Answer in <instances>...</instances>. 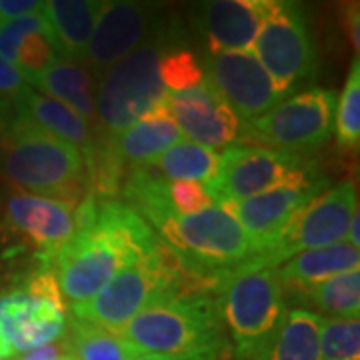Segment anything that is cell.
I'll list each match as a JSON object with an SVG mask.
<instances>
[{"label":"cell","mask_w":360,"mask_h":360,"mask_svg":"<svg viewBox=\"0 0 360 360\" xmlns=\"http://www.w3.org/2000/svg\"><path fill=\"white\" fill-rule=\"evenodd\" d=\"M158 240L150 224L122 200L96 198L92 219L54 255L52 272L66 300L80 304L98 295L120 270L146 257Z\"/></svg>","instance_id":"1"},{"label":"cell","mask_w":360,"mask_h":360,"mask_svg":"<svg viewBox=\"0 0 360 360\" xmlns=\"http://www.w3.org/2000/svg\"><path fill=\"white\" fill-rule=\"evenodd\" d=\"M134 354L222 360L231 352L219 286L196 284L156 298L118 333Z\"/></svg>","instance_id":"2"},{"label":"cell","mask_w":360,"mask_h":360,"mask_svg":"<svg viewBox=\"0 0 360 360\" xmlns=\"http://www.w3.org/2000/svg\"><path fill=\"white\" fill-rule=\"evenodd\" d=\"M0 179L20 193L77 202L89 193L82 153L18 112L0 134Z\"/></svg>","instance_id":"3"},{"label":"cell","mask_w":360,"mask_h":360,"mask_svg":"<svg viewBox=\"0 0 360 360\" xmlns=\"http://www.w3.org/2000/svg\"><path fill=\"white\" fill-rule=\"evenodd\" d=\"M196 284L219 286L196 276L170 246L158 240L146 257L120 270L98 295L86 302L70 304V316L118 335L156 298Z\"/></svg>","instance_id":"4"},{"label":"cell","mask_w":360,"mask_h":360,"mask_svg":"<svg viewBox=\"0 0 360 360\" xmlns=\"http://www.w3.org/2000/svg\"><path fill=\"white\" fill-rule=\"evenodd\" d=\"M158 238L200 278L220 284L238 270L252 266L257 246L222 205L191 217L172 214L155 226Z\"/></svg>","instance_id":"5"},{"label":"cell","mask_w":360,"mask_h":360,"mask_svg":"<svg viewBox=\"0 0 360 360\" xmlns=\"http://www.w3.org/2000/svg\"><path fill=\"white\" fill-rule=\"evenodd\" d=\"M220 314L238 360H264L286 316L276 269L234 272L219 286Z\"/></svg>","instance_id":"6"},{"label":"cell","mask_w":360,"mask_h":360,"mask_svg":"<svg viewBox=\"0 0 360 360\" xmlns=\"http://www.w3.org/2000/svg\"><path fill=\"white\" fill-rule=\"evenodd\" d=\"M168 46L167 34L156 30L144 44L101 77L94 103L103 139H115L142 116L165 104L168 90L158 77V63Z\"/></svg>","instance_id":"7"},{"label":"cell","mask_w":360,"mask_h":360,"mask_svg":"<svg viewBox=\"0 0 360 360\" xmlns=\"http://www.w3.org/2000/svg\"><path fill=\"white\" fill-rule=\"evenodd\" d=\"M359 212L354 182H340L300 206L281 232L264 246L252 269H278L304 250L324 248L347 240L348 226Z\"/></svg>","instance_id":"8"},{"label":"cell","mask_w":360,"mask_h":360,"mask_svg":"<svg viewBox=\"0 0 360 360\" xmlns=\"http://www.w3.org/2000/svg\"><path fill=\"white\" fill-rule=\"evenodd\" d=\"M335 90L309 89L286 98L266 115L246 122L240 141L260 142L286 155L304 156L330 141L335 132Z\"/></svg>","instance_id":"9"},{"label":"cell","mask_w":360,"mask_h":360,"mask_svg":"<svg viewBox=\"0 0 360 360\" xmlns=\"http://www.w3.org/2000/svg\"><path fill=\"white\" fill-rule=\"evenodd\" d=\"M250 51L284 96L316 70L314 42L304 11L296 2L266 0L262 26Z\"/></svg>","instance_id":"10"},{"label":"cell","mask_w":360,"mask_h":360,"mask_svg":"<svg viewBox=\"0 0 360 360\" xmlns=\"http://www.w3.org/2000/svg\"><path fill=\"white\" fill-rule=\"evenodd\" d=\"M321 176L307 156L286 155L264 146L232 144L220 153L219 172L206 184L214 205L240 202L288 182Z\"/></svg>","instance_id":"11"},{"label":"cell","mask_w":360,"mask_h":360,"mask_svg":"<svg viewBox=\"0 0 360 360\" xmlns=\"http://www.w3.org/2000/svg\"><path fill=\"white\" fill-rule=\"evenodd\" d=\"M0 330L16 354L39 350L63 338L65 296L52 270H40L25 288L0 295Z\"/></svg>","instance_id":"12"},{"label":"cell","mask_w":360,"mask_h":360,"mask_svg":"<svg viewBox=\"0 0 360 360\" xmlns=\"http://www.w3.org/2000/svg\"><path fill=\"white\" fill-rule=\"evenodd\" d=\"M200 66L206 84L245 124L286 101L252 51L206 54Z\"/></svg>","instance_id":"13"},{"label":"cell","mask_w":360,"mask_h":360,"mask_svg":"<svg viewBox=\"0 0 360 360\" xmlns=\"http://www.w3.org/2000/svg\"><path fill=\"white\" fill-rule=\"evenodd\" d=\"M155 8L144 2H103L82 66L94 77L120 63L155 34Z\"/></svg>","instance_id":"14"},{"label":"cell","mask_w":360,"mask_h":360,"mask_svg":"<svg viewBox=\"0 0 360 360\" xmlns=\"http://www.w3.org/2000/svg\"><path fill=\"white\" fill-rule=\"evenodd\" d=\"M78 205L77 200L18 191L6 198L4 222L52 262L58 248L77 232L75 212Z\"/></svg>","instance_id":"15"},{"label":"cell","mask_w":360,"mask_h":360,"mask_svg":"<svg viewBox=\"0 0 360 360\" xmlns=\"http://www.w3.org/2000/svg\"><path fill=\"white\" fill-rule=\"evenodd\" d=\"M165 108L182 136L202 146L217 150L240 141L243 122L205 80L194 89L168 92Z\"/></svg>","instance_id":"16"},{"label":"cell","mask_w":360,"mask_h":360,"mask_svg":"<svg viewBox=\"0 0 360 360\" xmlns=\"http://www.w3.org/2000/svg\"><path fill=\"white\" fill-rule=\"evenodd\" d=\"M324 186L326 180L316 176L302 182H288L252 198H246L240 202H226L222 206L250 236L252 245L257 246L258 257V252L281 232V229L300 206H304L314 196L324 193Z\"/></svg>","instance_id":"17"},{"label":"cell","mask_w":360,"mask_h":360,"mask_svg":"<svg viewBox=\"0 0 360 360\" xmlns=\"http://www.w3.org/2000/svg\"><path fill=\"white\" fill-rule=\"evenodd\" d=\"M266 0H214L200 8L198 26L208 52L250 51L262 26Z\"/></svg>","instance_id":"18"},{"label":"cell","mask_w":360,"mask_h":360,"mask_svg":"<svg viewBox=\"0 0 360 360\" xmlns=\"http://www.w3.org/2000/svg\"><path fill=\"white\" fill-rule=\"evenodd\" d=\"M180 141L182 132L170 118L165 104L142 116L139 122L116 134L115 139H106L108 148L116 156V160L130 170L150 165L167 148Z\"/></svg>","instance_id":"19"},{"label":"cell","mask_w":360,"mask_h":360,"mask_svg":"<svg viewBox=\"0 0 360 360\" xmlns=\"http://www.w3.org/2000/svg\"><path fill=\"white\" fill-rule=\"evenodd\" d=\"M101 11V0H49L42 4L52 44L60 58L78 65L84 60Z\"/></svg>","instance_id":"20"},{"label":"cell","mask_w":360,"mask_h":360,"mask_svg":"<svg viewBox=\"0 0 360 360\" xmlns=\"http://www.w3.org/2000/svg\"><path fill=\"white\" fill-rule=\"evenodd\" d=\"M359 248L342 240L338 245L312 248L288 258L281 269H276V274L283 284L284 296H290L314 284L324 283L336 274L359 269Z\"/></svg>","instance_id":"21"},{"label":"cell","mask_w":360,"mask_h":360,"mask_svg":"<svg viewBox=\"0 0 360 360\" xmlns=\"http://www.w3.org/2000/svg\"><path fill=\"white\" fill-rule=\"evenodd\" d=\"M30 86L75 110L92 129L98 127L96 103L92 89V75L78 63L56 58L44 72L30 82Z\"/></svg>","instance_id":"22"},{"label":"cell","mask_w":360,"mask_h":360,"mask_svg":"<svg viewBox=\"0 0 360 360\" xmlns=\"http://www.w3.org/2000/svg\"><path fill=\"white\" fill-rule=\"evenodd\" d=\"M16 112L30 118L37 127L51 132L52 136L77 146L82 155H86L98 142V136H94V129L75 110L39 90H28V94L16 106Z\"/></svg>","instance_id":"23"},{"label":"cell","mask_w":360,"mask_h":360,"mask_svg":"<svg viewBox=\"0 0 360 360\" xmlns=\"http://www.w3.org/2000/svg\"><path fill=\"white\" fill-rule=\"evenodd\" d=\"M296 309L321 312L324 319H359L360 316V266L336 274L296 295L284 296ZM314 312V314H316Z\"/></svg>","instance_id":"24"},{"label":"cell","mask_w":360,"mask_h":360,"mask_svg":"<svg viewBox=\"0 0 360 360\" xmlns=\"http://www.w3.org/2000/svg\"><path fill=\"white\" fill-rule=\"evenodd\" d=\"M219 162L220 153L214 148L182 139L144 168L165 180H193L206 186L217 176Z\"/></svg>","instance_id":"25"},{"label":"cell","mask_w":360,"mask_h":360,"mask_svg":"<svg viewBox=\"0 0 360 360\" xmlns=\"http://www.w3.org/2000/svg\"><path fill=\"white\" fill-rule=\"evenodd\" d=\"M322 321L324 316L304 309L286 312L264 360H321Z\"/></svg>","instance_id":"26"},{"label":"cell","mask_w":360,"mask_h":360,"mask_svg":"<svg viewBox=\"0 0 360 360\" xmlns=\"http://www.w3.org/2000/svg\"><path fill=\"white\" fill-rule=\"evenodd\" d=\"M66 333L68 354L77 360H132L136 356L116 333L96 324L70 316Z\"/></svg>","instance_id":"27"},{"label":"cell","mask_w":360,"mask_h":360,"mask_svg":"<svg viewBox=\"0 0 360 360\" xmlns=\"http://www.w3.org/2000/svg\"><path fill=\"white\" fill-rule=\"evenodd\" d=\"M336 141L342 148L356 150L360 142V58L350 66L345 89L336 101Z\"/></svg>","instance_id":"28"},{"label":"cell","mask_w":360,"mask_h":360,"mask_svg":"<svg viewBox=\"0 0 360 360\" xmlns=\"http://www.w3.org/2000/svg\"><path fill=\"white\" fill-rule=\"evenodd\" d=\"M321 360H360L359 319H324Z\"/></svg>","instance_id":"29"},{"label":"cell","mask_w":360,"mask_h":360,"mask_svg":"<svg viewBox=\"0 0 360 360\" xmlns=\"http://www.w3.org/2000/svg\"><path fill=\"white\" fill-rule=\"evenodd\" d=\"M158 77L168 92H180V90L194 89L202 84L205 72L198 58L191 51L182 49H168L158 63Z\"/></svg>","instance_id":"30"},{"label":"cell","mask_w":360,"mask_h":360,"mask_svg":"<svg viewBox=\"0 0 360 360\" xmlns=\"http://www.w3.org/2000/svg\"><path fill=\"white\" fill-rule=\"evenodd\" d=\"M58 58L56 49L52 44L51 34L46 32H30L20 39L16 52H14L13 65L22 72V77L28 80V84L44 72L49 66Z\"/></svg>","instance_id":"31"},{"label":"cell","mask_w":360,"mask_h":360,"mask_svg":"<svg viewBox=\"0 0 360 360\" xmlns=\"http://www.w3.org/2000/svg\"><path fill=\"white\" fill-rule=\"evenodd\" d=\"M167 196L172 212L179 217H191L214 205L205 184L193 180H168Z\"/></svg>","instance_id":"32"},{"label":"cell","mask_w":360,"mask_h":360,"mask_svg":"<svg viewBox=\"0 0 360 360\" xmlns=\"http://www.w3.org/2000/svg\"><path fill=\"white\" fill-rule=\"evenodd\" d=\"M30 32H46V34H51L42 11L40 13L26 14V16H20V18H14V20H8V22H2L0 25V56L13 65L14 52H16L18 42H20L22 37L30 34Z\"/></svg>","instance_id":"33"},{"label":"cell","mask_w":360,"mask_h":360,"mask_svg":"<svg viewBox=\"0 0 360 360\" xmlns=\"http://www.w3.org/2000/svg\"><path fill=\"white\" fill-rule=\"evenodd\" d=\"M30 89L32 86L22 77V72L0 56V101L6 103L8 106H13L16 110L18 103L25 98Z\"/></svg>","instance_id":"34"},{"label":"cell","mask_w":360,"mask_h":360,"mask_svg":"<svg viewBox=\"0 0 360 360\" xmlns=\"http://www.w3.org/2000/svg\"><path fill=\"white\" fill-rule=\"evenodd\" d=\"M42 4L44 2H39V0H0V25L26 16V14L40 13Z\"/></svg>","instance_id":"35"},{"label":"cell","mask_w":360,"mask_h":360,"mask_svg":"<svg viewBox=\"0 0 360 360\" xmlns=\"http://www.w3.org/2000/svg\"><path fill=\"white\" fill-rule=\"evenodd\" d=\"M345 28H347L348 40L354 49V54L359 56L360 49V11L359 2H350L345 6Z\"/></svg>","instance_id":"36"},{"label":"cell","mask_w":360,"mask_h":360,"mask_svg":"<svg viewBox=\"0 0 360 360\" xmlns=\"http://www.w3.org/2000/svg\"><path fill=\"white\" fill-rule=\"evenodd\" d=\"M63 348L58 345H49V347H42L39 350H32V352H26L22 359L18 360H60L63 359Z\"/></svg>","instance_id":"37"},{"label":"cell","mask_w":360,"mask_h":360,"mask_svg":"<svg viewBox=\"0 0 360 360\" xmlns=\"http://www.w3.org/2000/svg\"><path fill=\"white\" fill-rule=\"evenodd\" d=\"M359 222H360V214L356 212V214L352 217V220H350V226H348V232H347V243L348 245L354 246V248H359L360 246Z\"/></svg>","instance_id":"38"},{"label":"cell","mask_w":360,"mask_h":360,"mask_svg":"<svg viewBox=\"0 0 360 360\" xmlns=\"http://www.w3.org/2000/svg\"><path fill=\"white\" fill-rule=\"evenodd\" d=\"M14 116H16V110H14L13 106H8V104L0 101V132H4V129L11 124V120H13Z\"/></svg>","instance_id":"39"},{"label":"cell","mask_w":360,"mask_h":360,"mask_svg":"<svg viewBox=\"0 0 360 360\" xmlns=\"http://www.w3.org/2000/svg\"><path fill=\"white\" fill-rule=\"evenodd\" d=\"M16 356V350L13 348V345L8 342V338L2 335L0 330V360H13Z\"/></svg>","instance_id":"40"},{"label":"cell","mask_w":360,"mask_h":360,"mask_svg":"<svg viewBox=\"0 0 360 360\" xmlns=\"http://www.w3.org/2000/svg\"><path fill=\"white\" fill-rule=\"evenodd\" d=\"M132 360H174V359H165V356H153V354H136Z\"/></svg>","instance_id":"41"},{"label":"cell","mask_w":360,"mask_h":360,"mask_svg":"<svg viewBox=\"0 0 360 360\" xmlns=\"http://www.w3.org/2000/svg\"><path fill=\"white\" fill-rule=\"evenodd\" d=\"M60 360H77V359H75L72 354H68V352H66V354H63V359Z\"/></svg>","instance_id":"42"},{"label":"cell","mask_w":360,"mask_h":360,"mask_svg":"<svg viewBox=\"0 0 360 360\" xmlns=\"http://www.w3.org/2000/svg\"><path fill=\"white\" fill-rule=\"evenodd\" d=\"M0 134H2V132H0Z\"/></svg>","instance_id":"43"}]
</instances>
